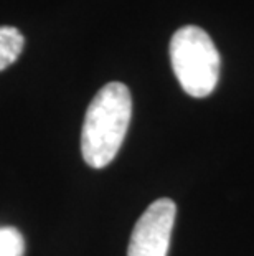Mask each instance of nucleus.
<instances>
[{
	"label": "nucleus",
	"mask_w": 254,
	"mask_h": 256,
	"mask_svg": "<svg viewBox=\"0 0 254 256\" xmlns=\"http://www.w3.org/2000/svg\"><path fill=\"white\" fill-rule=\"evenodd\" d=\"M132 118V96L124 83L112 81L96 92L86 110L81 130V152L89 167L109 166L127 134Z\"/></svg>",
	"instance_id": "nucleus-1"
},
{
	"label": "nucleus",
	"mask_w": 254,
	"mask_h": 256,
	"mask_svg": "<svg viewBox=\"0 0 254 256\" xmlns=\"http://www.w3.org/2000/svg\"><path fill=\"white\" fill-rule=\"evenodd\" d=\"M170 62L182 90L192 98H207L220 80L221 60L213 40L203 28L187 25L170 40Z\"/></svg>",
	"instance_id": "nucleus-2"
},
{
	"label": "nucleus",
	"mask_w": 254,
	"mask_h": 256,
	"mask_svg": "<svg viewBox=\"0 0 254 256\" xmlns=\"http://www.w3.org/2000/svg\"><path fill=\"white\" fill-rule=\"evenodd\" d=\"M177 205L170 198H159L140 215L132 230L127 256H167Z\"/></svg>",
	"instance_id": "nucleus-3"
},
{
	"label": "nucleus",
	"mask_w": 254,
	"mask_h": 256,
	"mask_svg": "<svg viewBox=\"0 0 254 256\" xmlns=\"http://www.w3.org/2000/svg\"><path fill=\"white\" fill-rule=\"evenodd\" d=\"M25 36L15 26H0V72L7 70L23 52Z\"/></svg>",
	"instance_id": "nucleus-4"
},
{
	"label": "nucleus",
	"mask_w": 254,
	"mask_h": 256,
	"mask_svg": "<svg viewBox=\"0 0 254 256\" xmlns=\"http://www.w3.org/2000/svg\"><path fill=\"white\" fill-rule=\"evenodd\" d=\"M25 240L13 226L0 228V256H23Z\"/></svg>",
	"instance_id": "nucleus-5"
}]
</instances>
